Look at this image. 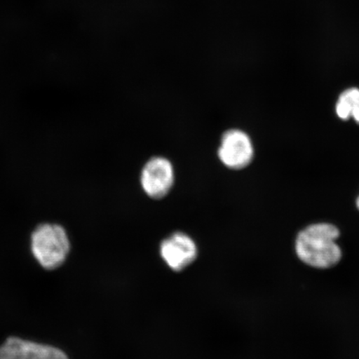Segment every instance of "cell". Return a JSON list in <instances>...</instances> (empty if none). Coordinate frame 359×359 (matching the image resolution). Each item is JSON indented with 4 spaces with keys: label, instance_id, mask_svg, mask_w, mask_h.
Wrapping results in <instances>:
<instances>
[{
    "label": "cell",
    "instance_id": "cell-5",
    "mask_svg": "<svg viewBox=\"0 0 359 359\" xmlns=\"http://www.w3.org/2000/svg\"><path fill=\"white\" fill-rule=\"evenodd\" d=\"M217 155L221 163L229 169L245 168L253 160L252 141L249 135L241 129L228 130L222 135Z\"/></svg>",
    "mask_w": 359,
    "mask_h": 359
},
{
    "label": "cell",
    "instance_id": "cell-4",
    "mask_svg": "<svg viewBox=\"0 0 359 359\" xmlns=\"http://www.w3.org/2000/svg\"><path fill=\"white\" fill-rule=\"evenodd\" d=\"M140 182L143 191L150 198L163 199L174 186L172 163L163 156L151 157L142 170Z\"/></svg>",
    "mask_w": 359,
    "mask_h": 359
},
{
    "label": "cell",
    "instance_id": "cell-3",
    "mask_svg": "<svg viewBox=\"0 0 359 359\" xmlns=\"http://www.w3.org/2000/svg\"><path fill=\"white\" fill-rule=\"evenodd\" d=\"M161 259L170 271L182 272L195 263L199 255L196 242L186 232L172 233L161 242Z\"/></svg>",
    "mask_w": 359,
    "mask_h": 359
},
{
    "label": "cell",
    "instance_id": "cell-2",
    "mask_svg": "<svg viewBox=\"0 0 359 359\" xmlns=\"http://www.w3.org/2000/svg\"><path fill=\"white\" fill-rule=\"evenodd\" d=\"M31 250L40 266L60 267L69 255L70 241L65 229L57 224H42L31 235Z\"/></svg>",
    "mask_w": 359,
    "mask_h": 359
},
{
    "label": "cell",
    "instance_id": "cell-6",
    "mask_svg": "<svg viewBox=\"0 0 359 359\" xmlns=\"http://www.w3.org/2000/svg\"><path fill=\"white\" fill-rule=\"evenodd\" d=\"M0 359H69L61 349L50 345L11 337L0 346Z\"/></svg>",
    "mask_w": 359,
    "mask_h": 359
},
{
    "label": "cell",
    "instance_id": "cell-1",
    "mask_svg": "<svg viewBox=\"0 0 359 359\" xmlns=\"http://www.w3.org/2000/svg\"><path fill=\"white\" fill-rule=\"evenodd\" d=\"M340 231L334 224L318 222L300 231L294 242V251L300 262L318 271L333 269L343 259L339 244Z\"/></svg>",
    "mask_w": 359,
    "mask_h": 359
},
{
    "label": "cell",
    "instance_id": "cell-9",
    "mask_svg": "<svg viewBox=\"0 0 359 359\" xmlns=\"http://www.w3.org/2000/svg\"><path fill=\"white\" fill-rule=\"evenodd\" d=\"M356 205H357L358 209L359 210V196L358 197V199L356 201Z\"/></svg>",
    "mask_w": 359,
    "mask_h": 359
},
{
    "label": "cell",
    "instance_id": "cell-8",
    "mask_svg": "<svg viewBox=\"0 0 359 359\" xmlns=\"http://www.w3.org/2000/svg\"><path fill=\"white\" fill-rule=\"evenodd\" d=\"M352 118L355 120V122L359 124V97L354 104L353 112H352Z\"/></svg>",
    "mask_w": 359,
    "mask_h": 359
},
{
    "label": "cell",
    "instance_id": "cell-7",
    "mask_svg": "<svg viewBox=\"0 0 359 359\" xmlns=\"http://www.w3.org/2000/svg\"><path fill=\"white\" fill-rule=\"evenodd\" d=\"M359 97V89H347L341 94L336 105V114L341 119L348 120L352 116L354 104Z\"/></svg>",
    "mask_w": 359,
    "mask_h": 359
}]
</instances>
